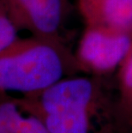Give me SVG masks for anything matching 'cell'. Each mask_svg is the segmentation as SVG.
Instances as JSON below:
<instances>
[{"mask_svg":"<svg viewBox=\"0 0 132 133\" xmlns=\"http://www.w3.org/2000/svg\"><path fill=\"white\" fill-rule=\"evenodd\" d=\"M121 83L125 101L132 105V55H128L122 64Z\"/></svg>","mask_w":132,"mask_h":133,"instance_id":"obj_9","label":"cell"},{"mask_svg":"<svg viewBox=\"0 0 132 133\" xmlns=\"http://www.w3.org/2000/svg\"><path fill=\"white\" fill-rule=\"evenodd\" d=\"M17 30L8 13L4 0H0V53L19 39Z\"/></svg>","mask_w":132,"mask_h":133,"instance_id":"obj_8","label":"cell"},{"mask_svg":"<svg viewBox=\"0 0 132 133\" xmlns=\"http://www.w3.org/2000/svg\"><path fill=\"white\" fill-rule=\"evenodd\" d=\"M131 45V34L87 26L75 60L81 65L95 71H109L123 64Z\"/></svg>","mask_w":132,"mask_h":133,"instance_id":"obj_2","label":"cell"},{"mask_svg":"<svg viewBox=\"0 0 132 133\" xmlns=\"http://www.w3.org/2000/svg\"><path fill=\"white\" fill-rule=\"evenodd\" d=\"M71 62L59 41L18 39L0 53V91L37 94L61 80Z\"/></svg>","mask_w":132,"mask_h":133,"instance_id":"obj_1","label":"cell"},{"mask_svg":"<svg viewBox=\"0 0 132 133\" xmlns=\"http://www.w3.org/2000/svg\"><path fill=\"white\" fill-rule=\"evenodd\" d=\"M87 26L132 35V0H77Z\"/></svg>","mask_w":132,"mask_h":133,"instance_id":"obj_5","label":"cell"},{"mask_svg":"<svg viewBox=\"0 0 132 133\" xmlns=\"http://www.w3.org/2000/svg\"><path fill=\"white\" fill-rule=\"evenodd\" d=\"M8 13L18 29L33 37L58 41L64 15V0H4Z\"/></svg>","mask_w":132,"mask_h":133,"instance_id":"obj_3","label":"cell"},{"mask_svg":"<svg viewBox=\"0 0 132 133\" xmlns=\"http://www.w3.org/2000/svg\"><path fill=\"white\" fill-rule=\"evenodd\" d=\"M37 94L40 95V108L46 115L71 109H88L94 95V87L87 78L61 79Z\"/></svg>","mask_w":132,"mask_h":133,"instance_id":"obj_4","label":"cell"},{"mask_svg":"<svg viewBox=\"0 0 132 133\" xmlns=\"http://www.w3.org/2000/svg\"><path fill=\"white\" fill-rule=\"evenodd\" d=\"M88 110L77 108L46 114L44 123L50 133H88Z\"/></svg>","mask_w":132,"mask_h":133,"instance_id":"obj_7","label":"cell"},{"mask_svg":"<svg viewBox=\"0 0 132 133\" xmlns=\"http://www.w3.org/2000/svg\"><path fill=\"white\" fill-rule=\"evenodd\" d=\"M0 133H50L35 116H25L14 101L0 103Z\"/></svg>","mask_w":132,"mask_h":133,"instance_id":"obj_6","label":"cell"},{"mask_svg":"<svg viewBox=\"0 0 132 133\" xmlns=\"http://www.w3.org/2000/svg\"><path fill=\"white\" fill-rule=\"evenodd\" d=\"M128 55H132V45H131V47H130V52H129Z\"/></svg>","mask_w":132,"mask_h":133,"instance_id":"obj_10","label":"cell"}]
</instances>
